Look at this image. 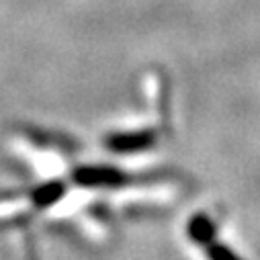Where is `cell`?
Returning a JSON list of instances; mask_svg holds the SVG:
<instances>
[{"label":"cell","mask_w":260,"mask_h":260,"mask_svg":"<svg viewBox=\"0 0 260 260\" xmlns=\"http://www.w3.org/2000/svg\"><path fill=\"white\" fill-rule=\"evenodd\" d=\"M82 186L92 188H109V186H121L127 182V174L113 166H84L76 170L74 176Z\"/></svg>","instance_id":"obj_1"},{"label":"cell","mask_w":260,"mask_h":260,"mask_svg":"<svg viewBox=\"0 0 260 260\" xmlns=\"http://www.w3.org/2000/svg\"><path fill=\"white\" fill-rule=\"evenodd\" d=\"M154 144H156V136L152 132H129L107 140V146L119 154H138L152 148Z\"/></svg>","instance_id":"obj_2"},{"label":"cell","mask_w":260,"mask_h":260,"mask_svg":"<svg viewBox=\"0 0 260 260\" xmlns=\"http://www.w3.org/2000/svg\"><path fill=\"white\" fill-rule=\"evenodd\" d=\"M188 236L192 242L197 244H211L213 242V236L217 232L215 223L207 217V215H194L190 221H188Z\"/></svg>","instance_id":"obj_3"},{"label":"cell","mask_w":260,"mask_h":260,"mask_svg":"<svg viewBox=\"0 0 260 260\" xmlns=\"http://www.w3.org/2000/svg\"><path fill=\"white\" fill-rule=\"evenodd\" d=\"M63 194V186L59 182H47L43 186H39L37 190H33V203L35 207H51L55 205Z\"/></svg>","instance_id":"obj_4"},{"label":"cell","mask_w":260,"mask_h":260,"mask_svg":"<svg viewBox=\"0 0 260 260\" xmlns=\"http://www.w3.org/2000/svg\"><path fill=\"white\" fill-rule=\"evenodd\" d=\"M207 258L209 260H242L234 250L223 244H207Z\"/></svg>","instance_id":"obj_5"}]
</instances>
